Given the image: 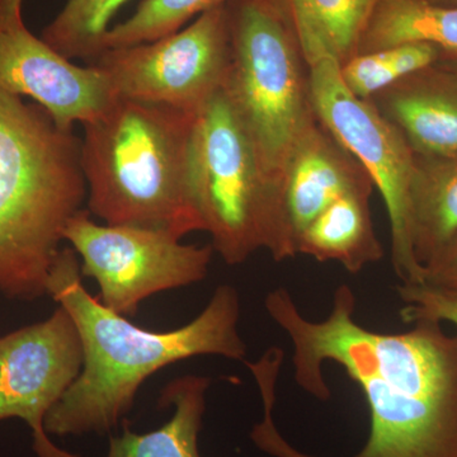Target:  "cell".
Returning <instances> with one entry per match:
<instances>
[{"label": "cell", "instance_id": "1", "mask_svg": "<svg viewBox=\"0 0 457 457\" xmlns=\"http://www.w3.org/2000/svg\"><path fill=\"white\" fill-rule=\"evenodd\" d=\"M264 308L290 338L294 378L303 392L330 399L326 362L341 366L359 385L370 435L352 457H457V333L431 321H417L403 333L369 329L354 318L356 295L345 284L321 321L303 317L286 287L270 291ZM262 400L263 420L251 433L258 449L275 457H315L282 437L273 418L276 396Z\"/></svg>", "mask_w": 457, "mask_h": 457}, {"label": "cell", "instance_id": "2", "mask_svg": "<svg viewBox=\"0 0 457 457\" xmlns=\"http://www.w3.org/2000/svg\"><path fill=\"white\" fill-rule=\"evenodd\" d=\"M47 295L73 319L83 347L77 380L45 420L50 435L107 433L134 405L147 378L179 361L220 356L245 361L246 345L237 330L239 294L220 285L212 300L187 326L153 332L110 311L86 290L73 248L60 249L51 264Z\"/></svg>", "mask_w": 457, "mask_h": 457}, {"label": "cell", "instance_id": "3", "mask_svg": "<svg viewBox=\"0 0 457 457\" xmlns=\"http://www.w3.org/2000/svg\"><path fill=\"white\" fill-rule=\"evenodd\" d=\"M87 194L80 140L35 102L0 89V294L47 295L66 224Z\"/></svg>", "mask_w": 457, "mask_h": 457}, {"label": "cell", "instance_id": "4", "mask_svg": "<svg viewBox=\"0 0 457 457\" xmlns=\"http://www.w3.org/2000/svg\"><path fill=\"white\" fill-rule=\"evenodd\" d=\"M196 114L116 97L84 123L80 163L88 212L108 225L167 231L179 239L203 224L192 196Z\"/></svg>", "mask_w": 457, "mask_h": 457}, {"label": "cell", "instance_id": "5", "mask_svg": "<svg viewBox=\"0 0 457 457\" xmlns=\"http://www.w3.org/2000/svg\"><path fill=\"white\" fill-rule=\"evenodd\" d=\"M191 185L203 231L225 263L264 249L276 262L297 255L278 187L224 88L195 117Z\"/></svg>", "mask_w": 457, "mask_h": 457}, {"label": "cell", "instance_id": "6", "mask_svg": "<svg viewBox=\"0 0 457 457\" xmlns=\"http://www.w3.org/2000/svg\"><path fill=\"white\" fill-rule=\"evenodd\" d=\"M231 59L224 88L282 192L288 158L317 117L311 73L278 0H231Z\"/></svg>", "mask_w": 457, "mask_h": 457}, {"label": "cell", "instance_id": "7", "mask_svg": "<svg viewBox=\"0 0 457 457\" xmlns=\"http://www.w3.org/2000/svg\"><path fill=\"white\" fill-rule=\"evenodd\" d=\"M230 59L227 3L200 14L187 29L147 44L104 50L87 65L106 74L116 97L196 114L224 87Z\"/></svg>", "mask_w": 457, "mask_h": 457}, {"label": "cell", "instance_id": "8", "mask_svg": "<svg viewBox=\"0 0 457 457\" xmlns=\"http://www.w3.org/2000/svg\"><path fill=\"white\" fill-rule=\"evenodd\" d=\"M64 240L82 258V275L97 281L99 302L126 318L153 295L203 281L213 253L167 231L99 225L83 209L66 224Z\"/></svg>", "mask_w": 457, "mask_h": 457}, {"label": "cell", "instance_id": "9", "mask_svg": "<svg viewBox=\"0 0 457 457\" xmlns=\"http://www.w3.org/2000/svg\"><path fill=\"white\" fill-rule=\"evenodd\" d=\"M312 108L320 122L359 159L383 197L392 228V266L402 284L422 285L425 270L409 252V189L414 153L370 101L354 97L330 59L309 66Z\"/></svg>", "mask_w": 457, "mask_h": 457}, {"label": "cell", "instance_id": "10", "mask_svg": "<svg viewBox=\"0 0 457 457\" xmlns=\"http://www.w3.org/2000/svg\"><path fill=\"white\" fill-rule=\"evenodd\" d=\"M83 360L79 333L62 306L41 323L0 337V422L25 420L37 457H80L50 440L45 420L77 380Z\"/></svg>", "mask_w": 457, "mask_h": 457}, {"label": "cell", "instance_id": "11", "mask_svg": "<svg viewBox=\"0 0 457 457\" xmlns=\"http://www.w3.org/2000/svg\"><path fill=\"white\" fill-rule=\"evenodd\" d=\"M0 89L31 98L64 131L97 119L116 99L104 71L75 65L27 27L0 29Z\"/></svg>", "mask_w": 457, "mask_h": 457}, {"label": "cell", "instance_id": "12", "mask_svg": "<svg viewBox=\"0 0 457 457\" xmlns=\"http://www.w3.org/2000/svg\"><path fill=\"white\" fill-rule=\"evenodd\" d=\"M372 187L359 159L315 117L297 140L282 177L286 220L295 246L327 207L353 192L372 194Z\"/></svg>", "mask_w": 457, "mask_h": 457}, {"label": "cell", "instance_id": "13", "mask_svg": "<svg viewBox=\"0 0 457 457\" xmlns=\"http://www.w3.org/2000/svg\"><path fill=\"white\" fill-rule=\"evenodd\" d=\"M368 101L414 154L457 152V80L441 62L403 78Z\"/></svg>", "mask_w": 457, "mask_h": 457}, {"label": "cell", "instance_id": "14", "mask_svg": "<svg viewBox=\"0 0 457 457\" xmlns=\"http://www.w3.org/2000/svg\"><path fill=\"white\" fill-rule=\"evenodd\" d=\"M457 234V152L414 154L409 189L407 239L423 270Z\"/></svg>", "mask_w": 457, "mask_h": 457}, {"label": "cell", "instance_id": "15", "mask_svg": "<svg viewBox=\"0 0 457 457\" xmlns=\"http://www.w3.org/2000/svg\"><path fill=\"white\" fill-rule=\"evenodd\" d=\"M369 192H353L337 200L300 234L297 254L312 260L336 262L351 275L384 257L376 236Z\"/></svg>", "mask_w": 457, "mask_h": 457}, {"label": "cell", "instance_id": "16", "mask_svg": "<svg viewBox=\"0 0 457 457\" xmlns=\"http://www.w3.org/2000/svg\"><path fill=\"white\" fill-rule=\"evenodd\" d=\"M383 0H278L309 66L330 59L341 68L359 54L361 40Z\"/></svg>", "mask_w": 457, "mask_h": 457}, {"label": "cell", "instance_id": "17", "mask_svg": "<svg viewBox=\"0 0 457 457\" xmlns=\"http://www.w3.org/2000/svg\"><path fill=\"white\" fill-rule=\"evenodd\" d=\"M212 378L187 375L164 387L159 405H173L165 425L147 433H135L123 426L121 435L110 438L107 457H201L198 435L206 411V393Z\"/></svg>", "mask_w": 457, "mask_h": 457}, {"label": "cell", "instance_id": "18", "mask_svg": "<svg viewBox=\"0 0 457 457\" xmlns=\"http://www.w3.org/2000/svg\"><path fill=\"white\" fill-rule=\"evenodd\" d=\"M408 42L438 47L445 59H457V7L429 0H383L361 40L359 54Z\"/></svg>", "mask_w": 457, "mask_h": 457}, {"label": "cell", "instance_id": "19", "mask_svg": "<svg viewBox=\"0 0 457 457\" xmlns=\"http://www.w3.org/2000/svg\"><path fill=\"white\" fill-rule=\"evenodd\" d=\"M444 60L438 47L408 42L372 53L357 54L339 68L342 82L354 97L368 101L403 78Z\"/></svg>", "mask_w": 457, "mask_h": 457}, {"label": "cell", "instance_id": "20", "mask_svg": "<svg viewBox=\"0 0 457 457\" xmlns=\"http://www.w3.org/2000/svg\"><path fill=\"white\" fill-rule=\"evenodd\" d=\"M128 0H68L42 32V40L66 59L88 62L102 53L110 22Z\"/></svg>", "mask_w": 457, "mask_h": 457}, {"label": "cell", "instance_id": "21", "mask_svg": "<svg viewBox=\"0 0 457 457\" xmlns=\"http://www.w3.org/2000/svg\"><path fill=\"white\" fill-rule=\"evenodd\" d=\"M231 0H143L135 13L110 27L102 51L134 46L167 37L180 31L189 20Z\"/></svg>", "mask_w": 457, "mask_h": 457}, {"label": "cell", "instance_id": "22", "mask_svg": "<svg viewBox=\"0 0 457 457\" xmlns=\"http://www.w3.org/2000/svg\"><path fill=\"white\" fill-rule=\"evenodd\" d=\"M396 293L403 303L400 318L405 324L431 321L457 327V290L426 284H400Z\"/></svg>", "mask_w": 457, "mask_h": 457}, {"label": "cell", "instance_id": "23", "mask_svg": "<svg viewBox=\"0 0 457 457\" xmlns=\"http://www.w3.org/2000/svg\"><path fill=\"white\" fill-rule=\"evenodd\" d=\"M423 284L457 290V234L426 264Z\"/></svg>", "mask_w": 457, "mask_h": 457}, {"label": "cell", "instance_id": "24", "mask_svg": "<svg viewBox=\"0 0 457 457\" xmlns=\"http://www.w3.org/2000/svg\"><path fill=\"white\" fill-rule=\"evenodd\" d=\"M23 0H0V29L14 31L23 29Z\"/></svg>", "mask_w": 457, "mask_h": 457}, {"label": "cell", "instance_id": "25", "mask_svg": "<svg viewBox=\"0 0 457 457\" xmlns=\"http://www.w3.org/2000/svg\"><path fill=\"white\" fill-rule=\"evenodd\" d=\"M440 62L447 71H450L451 73L453 74V77H455L457 80V59H445L441 60Z\"/></svg>", "mask_w": 457, "mask_h": 457}, {"label": "cell", "instance_id": "26", "mask_svg": "<svg viewBox=\"0 0 457 457\" xmlns=\"http://www.w3.org/2000/svg\"><path fill=\"white\" fill-rule=\"evenodd\" d=\"M429 2L444 7H457V0H429Z\"/></svg>", "mask_w": 457, "mask_h": 457}]
</instances>
